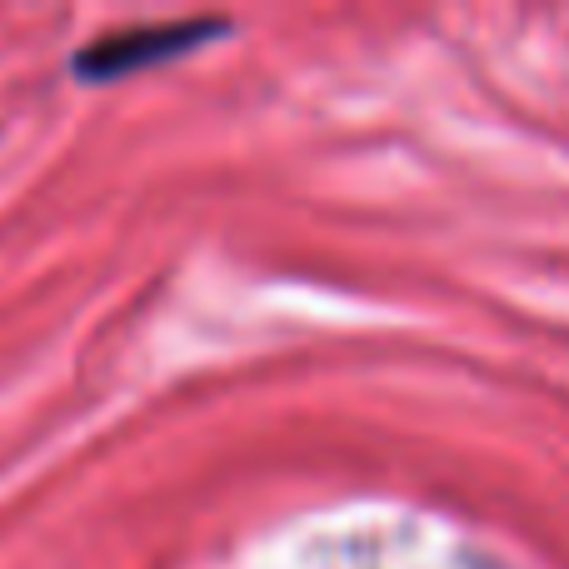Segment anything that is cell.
<instances>
[{"instance_id": "6da1fadb", "label": "cell", "mask_w": 569, "mask_h": 569, "mask_svg": "<svg viewBox=\"0 0 569 569\" xmlns=\"http://www.w3.org/2000/svg\"><path fill=\"white\" fill-rule=\"evenodd\" d=\"M206 36L200 20H186V26H146V30H126V36H106L96 50L76 60L80 76H120V70H136V66H150L160 56H176V50L196 46Z\"/></svg>"}]
</instances>
